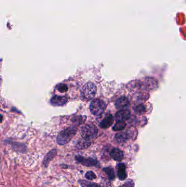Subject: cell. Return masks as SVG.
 I'll use <instances>...</instances> for the list:
<instances>
[{
	"label": "cell",
	"mask_w": 186,
	"mask_h": 187,
	"mask_svg": "<svg viewBox=\"0 0 186 187\" xmlns=\"http://www.w3.org/2000/svg\"><path fill=\"white\" fill-rule=\"evenodd\" d=\"M77 128L72 126L66 128L59 133L56 139L57 143L59 145H65L70 142L77 133Z\"/></svg>",
	"instance_id": "obj_1"
},
{
	"label": "cell",
	"mask_w": 186,
	"mask_h": 187,
	"mask_svg": "<svg viewBox=\"0 0 186 187\" xmlns=\"http://www.w3.org/2000/svg\"><path fill=\"white\" fill-rule=\"evenodd\" d=\"M105 109L106 104L103 100L99 98L93 100L90 105L91 113L94 116H101L104 113Z\"/></svg>",
	"instance_id": "obj_2"
},
{
	"label": "cell",
	"mask_w": 186,
	"mask_h": 187,
	"mask_svg": "<svg viewBox=\"0 0 186 187\" xmlns=\"http://www.w3.org/2000/svg\"><path fill=\"white\" fill-rule=\"evenodd\" d=\"M98 132L97 128L95 125H85L81 128V135L83 139L90 141L97 136Z\"/></svg>",
	"instance_id": "obj_3"
},
{
	"label": "cell",
	"mask_w": 186,
	"mask_h": 187,
	"mask_svg": "<svg viewBox=\"0 0 186 187\" xmlns=\"http://www.w3.org/2000/svg\"><path fill=\"white\" fill-rule=\"evenodd\" d=\"M97 92V87L92 82H89L85 84L81 90V95L86 100H91L95 97Z\"/></svg>",
	"instance_id": "obj_4"
},
{
	"label": "cell",
	"mask_w": 186,
	"mask_h": 187,
	"mask_svg": "<svg viewBox=\"0 0 186 187\" xmlns=\"http://www.w3.org/2000/svg\"><path fill=\"white\" fill-rule=\"evenodd\" d=\"M75 160L78 163L87 167H99L100 164L98 161L92 157H85L80 155H76Z\"/></svg>",
	"instance_id": "obj_5"
},
{
	"label": "cell",
	"mask_w": 186,
	"mask_h": 187,
	"mask_svg": "<svg viewBox=\"0 0 186 187\" xmlns=\"http://www.w3.org/2000/svg\"><path fill=\"white\" fill-rule=\"evenodd\" d=\"M115 107L118 110H127L130 106V103L128 99L126 97H121L118 98L115 103Z\"/></svg>",
	"instance_id": "obj_6"
},
{
	"label": "cell",
	"mask_w": 186,
	"mask_h": 187,
	"mask_svg": "<svg viewBox=\"0 0 186 187\" xmlns=\"http://www.w3.org/2000/svg\"><path fill=\"white\" fill-rule=\"evenodd\" d=\"M130 112L129 110H121L115 114L116 120L117 121L124 122L130 118Z\"/></svg>",
	"instance_id": "obj_7"
},
{
	"label": "cell",
	"mask_w": 186,
	"mask_h": 187,
	"mask_svg": "<svg viewBox=\"0 0 186 187\" xmlns=\"http://www.w3.org/2000/svg\"><path fill=\"white\" fill-rule=\"evenodd\" d=\"M51 104L56 106H62L67 102V98L65 96L55 95L51 98Z\"/></svg>",
	"instance_id": "obj_8"
},
{
	"label": "cell",
	"mask_w": 186,
	"mask_h": 187,
	"mask_svg": "<svg viewBox=\"0 0 186 187\" xmlns=\"http://www.w3.org/2000/svg\"><path fill=\"white\" fill-rule=\"evenodd\" d=\"M114 123V118L111 114H107L104 119L101 121L99 126L102 129H107Z\"/></svg>",
	"instance_id": "obj_9"
},
{
	"label": "cell",
	"mask_w": 186,
	"mask_h": 187,
	"mask_svg": "<svg viewBox=\"0 0 186 187\" xmlns=\"http://www.w3.org/2000/svg\"><path fill=\"white\" fill-rule=\"evenodd\" d=\"M110 156L112 159L117 161H120L124 157L123 151L118 148L112 149L110 153Z\"/></svg>",
	"instance_id": "obj_10"
},
{
	"label": "cell",
	"mask_w": 186,
	"mask_h": 187,
	"mask_svg": "<svg viewBox=\"0 0 186 187\" xmlns=\"http://www.w3.org/2000/svg\"><path fill=\"white\" fill-rule=\"evenodd\" d=\"M57 153V151L56 149H53L51 150L50 151H49L47 154L45 156L44 158L43 161V164L45 167H47L49 166V164L50 163L51 161L53 159L54 157L56 156Z\"/></svg>",
	"instance_id": "obj_11"
},
{
	"label": "cell",
	"mask_w": 186,
	"mask_h": 187,
	"mask_svg": "<svg viewBox=\"0 0 186 187\" xmlns=\"http://www.w3.org/2000/svg\"><path fill=\"white\" fill-rule=\"evenodd\" d=\"M117 176L120 180L123 181L127 178V175L126 171V166L124 164H118L117 166Z\"/></svg>",
	"instance_id": "obj_12"
},
{
	"label": "cell",
	"mask_w": 186,
	"mask_h": 187,
	"mask_svg": "<svg viewBox=\"0 0 186 187\" xmlns=\"http://www.w3.org/2000/svg\"><path fill=\"white\" fill-rule=\"evenodd\" d=\"M104 172L106 173L110 180H114L115 178V173L112 167H106L103 169Z\"/></svg>",
	"instance_id": "obj_13"
},
{
	"label": "cell",
	"mask_w": 186,
	"mask_h": 187,
	"mask_svg": "<svg viewBox=\"0 0 186 187\" xmlns=\"http://www.w3.org/2000/svg\"><path fill=\"white\" fill-rule=\"evenodd\" d=\"M91 145V142L89 140H85L84 139H82L81 140H79L77 143V147L78 149H85L87 148Z\"/></svg>",
	"instance_id": "obj_14"
},
{
	"label": "cell",
	"mask_w": 186,
	"mask_h": 187,
	"mask_svg": "<svg viewBox=\"0 0 186 187\" xmlns=\"http://www.w3.org/2000/svg\"><path fill=\"white\" fill-rule=\"evenodd\" d=\"M79 183L81 187H101L99 184L86 180H79Z\"/></svg>",
	"instance_id": "obj_15"
},
{
	"label": "cell",
	"mask_w": 186,
	"mask_h": 187,
	"mask_svg": "<svg viewBox=\"0 0 186 187\" xmlns=\"http://www.w3.org/2000/svg\"><path fill=\"white\" fill-rule=\"evenodd\" d=\"M126 126V124L124 123V122L122 121H117L115 125L113 126V130L115 131H120L123 130L124 128Z\"/></svg>",
	"instance_id": "obj_16"
},
{
	"label": "cell",
	"mask_w": 186,
	"mask_h": 187,
	"mask_svg": "<svg viewBox=\"0 0 186 187\" xmlns=\"http://www.w3.org/2000/svg\"><path fill=\"white\" fill-rule=\"evenodd\" d=\"M128 139V135L126 132H121L116 134L115 136V140L117 142H124Z\"/></svg>",
	"instance_id": "obj_17"
},
{
	"label": "cell",
	"mask_w": 186,
	"mask_h": 187,
	"mask_svg": "<svg viewBox=\"0 0 186 187\" xmlns=\"http://www.w3.org/2000/svg\"><path fill=\"white\" fill-rule=\"evenodd\" d=\"M85 117H84V116L83 117V116H77V117H75L73 118L72 121L74 123L77 124V125H80L85 121L86 118L84 119V118H85Z\"/></svg>",
	"instance_id": "obj_18"
},
{
	"label": "cell",
	"mask_w": 186,
	"mask_h": 187,
	"mask_svg": "<svg viewBox=\"0 0 186 187\" xmlns=\"http://www.w3.org/2000/svg\"><path fill=\"white\" fill-rule=\"evenodd\" d=\"M85 177L86 179L90 180V181H92V180H94L97 178L96 175L92 171H89L86 172Z\"/></svg>",
	"instance_id": "obj_19"
},
{
	"label": "cell",
	"mask_w": 186,
	"mask_h": 187,
	"mask_svg": "<svg viewBox=\"0 0 186 187\" xmlns=\"http://www.w3.org/2000/svg\"><path fill=\"white\" fill-rule=\"evenodd\" d=\"M57 90L60 92H65L68 90V86L65 84H59L56 86Z\"/></svg>",
	"instance_id": "obj_20"
},
{
	"label": "cell",
	"mask_w": 186,
	"mask_h": 187,
	"mask_svg": "<svg viewBox=\"0 0 186 187\" xmlns=\"http://www.w3.org/2000/svg\"><path fill=\"white\" fill-rule=\"evenodd\" d=\"M120 187H134V183L133 181L130 180L126 182Z\"/></svg>",
	"instance_id": "obj_21"
},
{
	"label": "cell",
	"mask_w": 186,
	"mask_h": 187,
	"mask_svg": "<svg viewBox=\"0 0 186 187\" xmlns=\"http://www.w3.org/2000/svg\"><path fill=\"white\" fill-rule=\"evenodd\" d=\"M145 108L143 105H139L136 108V111L138 113H143L145 111Z\"/></svg>",
	"instance_id": "obj_22"
},
{
	"label": "cell",
	"mask_w": 186,
	"mask_h": 187,
	"mask_svg": "<svg viewBox=\"0 0 186 187\" xmlns=\"http://www.w3.org/2000/svg\"><path fill=\"white\" fill-rule=\"evenodd\" d=\"M60 166L62 167V169H67L68 168V165L66 164H61L60 165Z\"/></svg>",
	"instance_id": "obj_23"
}]
</instances>
